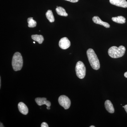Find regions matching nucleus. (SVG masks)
Masks as SVG:
<instances>
[{
  "label": "nucleus",
  "instance_id": "obj_1",
  "mask_svg": "<svg viewBox=\"0 0 127 127\" xmlns=\"http://www.w3.org/2000/svg\"><path fill=\"white\" fill-rule=\"evenodd\" d=\"M87 54L92 67L94 70H98L100 68V62L94 50L92 48H89L87 51Z\"/></svg>",
  "mask_w": 127,
  "mask_h": 127
},
{
  "label": "nucleus",
  "instance_id": "obj_2",
  "mask_svg": "<svg viewBox=\"0 0 127 127\" xmlns=\"http://www.w3.org/2000/svg\"><path fill=\"white\" fill-rule=\"evenodd\" d=\"M125 51L126 48L124 46H120L119 47L114 46L109 48L108 53L109 56L112 58H119L124 55Z\"/></svg>",
  "mask_w": 127,
  "mask_h": 127
},
{
  "label": "nucleus",
  "instance_id": "obj_3",
  "mask_svg": "<svg viewBox=\"0 0 127 127\" xmlns=\"http://www.w3.org/2000/svg\"><path fill=\"white\" fill-rule=\"evenodd\" d=\"M12 68L15 71L20 70L23 65V59L20 53L16 52L12 57Z\"/></svg>",
  "mask_w": 127,
  "mask_h": 127
},
{
  "label": "nucleus",
  "instance_id": "obj_4",
  "mask_svg": "<svg viewBox=\"0 0 127 127\" xmlns=\"http://www.w3.org/2000/svg\"><path fill=\"white\" fill-rule=\"evenodd\" d=\"M76 74L78 77L83 79L86 74V67L84 63L81 61H78L76 64L75 67Z\"/></svg>",
  "mask_w": 127,
  "mask_h": 127
},
{
  "label": "nucleus",
  "instance_id": "obj_5",
  "mask_svg": "<svg viewBox=\"0 0 127 127\" xmlns=\"http://www.w3.org/2000/svg\"><path fill=\"white\" fill-rule=\"evenodd\" d=\"M58 102L60 105L65 109H68L70 106V100L65 95H63L60 96L58 98Z\"/></svg>",
  "mask_w": 127,
  "mask_h": 127
},
{
  "label": "nucleus",
  "instance_id": "obj_6",
  "mask_svg": "<svg viewBox=\"0 0 127 127\" xmlns=\"http://www.w3.org/2000/svg\"><path fill=\"white\" fill-rule=\"evenodd\" d=\"M70 42L67 37H63L59 41V47L63 50L67 49L70 47Z\"/></svg>",
  "mask_w": 127,
  "mask_h": 127
},
{
  "label": "nucleus",
  "instance_id": "obj_7",
  "mask_svg": "<svg viewBox=\"0 0 127 127\" xmlns=\"http://www.w3.org/2000/svg\"><path fill=\"white\" fill-rule=\"evenodd\" d=\"M109 2L112 4L119 7L127 8V1L126 0H109Z\"/></svg>",
  "mask_w": 127,
  "mask_h": 127
},
{
  "label": "nucleus",
  "instance_id": "obj_8",
  "mask_svg": "<svg viewBox=\"0 0 127 127\" xmlns=\"http://www.w3.org/2000/svg\"><path fill=\"white\" fill-rule=\"evenodd\" d=\"M35 101L39 106H42L43 104H46L47 107H50L51 106V102L49 101H47L46 98H36L35 99Z\"/></svg>",
  "mask_w": 127,
  "mask_h": 127
},
{
  "label": "nucleus",
  "instance_id": "obj_9",
  "mask_svg": "<svg viewBox=\"0 0 127 127\" xmlns=\"http://www.w3.org/2000/svg\"><path fill=\"white\" fill-rule=\"evenodd\" d=\"M93 21L94 23L103 26L106 28H109L110 25L107 22H104L100 19V18L97 16H95L93 18Z\"/></svg>",
  "mask_w": 127,
  "mask_h": 127
},
{
  "label": "nucleus",
  "instance_id": "obj_10",
  "mask_svg": "<svg viewBox=\"0 0 127 127\" xmlns=\"http://www.w3.org/2000/svg\"><path fill=\"white\" fill-rule=\"evenodd\" d=\"M18 109L21 113L24 115H27L28 113V109L27 106L22 102H20L18 105Z\"/></svg>",
  "mask_w": 127,
  "mask_h": 127
},
{
  "label": "nucleus",
  "instance_id": "obj_11",
  "mask_svg": "<svg viewBox=\"0 0 127 127\" xmlns=\"http://www.w3.org/2000/svg\"><path fill=\"white\" fill-rule=\"evenodd\" d=\"M105 108L109 113H113L114 112V108L112 103L109 100H106L104 103Z\"/></svg>",
  "mask_w": 127,
  "mask_h": 127
},
{
  "label": "nucleus",
  "instance_id": "obj_12",
  "mask_svg": "<svg viewBox=\"0 0 127 127\" xmlns=\"http://www.w3.org/2000/svg\"><path fill=\"white\" fill-rule=\"evenodd\" d=\"M112 20L116 23L124 24L126 22V19L123 16H118L116 17H113L112 18Z\"/></svg>",
  "mask_w": 127,
  "mask_h": 127
},
{
  "label": "nucleus",
  "instance_id": "obj_13",
  "mask_svg": "<svg viewBox=\"0 0 127 127\" xmlns=\"http://www.w3.org/2000/svg\"><path fill=\"white\" fill-rule=\"evenodd\" d=\"M32 38L34 40L37 42L39 44H42L44 41V38L42 35H32Z\"/></svg>",
  "mask_w": 127,
  "mask_h": 127
},
{
  "label": "nucleus",
  "instance_id": "obj_14",
  "mask_svg": "<svg viewBox=\"0 0 127 127\" xmlns=\"http://www.w3.org/2000/svg\"><path fill=\"white\" fill-rule=\"evenodd\" d=\"M56 10L57 14L59 15L65 17H66L68 16V14L66 12L65 10L63 7L61 6L57 7Z\"/></svg>",
  "mask_w": 127,
  "mask_h": 127
},
{
  "label": "nucleus",
  "instance_id": "obj_15",
  "mask_svg": "<svg viewBox=\"0 0 127 127\" xmlns=\"http://www.w3.org/2000/svg\"><path fill=\"white\" fill-rule=\"evenodd\" d=\"M46 15L47 18L50 22L52 23L55 21V17H54L52 11L51 10H48L46 12Z\"/></svg>",
  "mask_w": 127,
  "mask_h": 127
},
{
  "label": "nucleus",
  "instance_id": "obj_16",
  "mask_svg": "<svg viewBox=\"0 0 127 127\" xmlns=\"http://www.w3.org/2000/svg\"><path fill=\"white\" fill-rule=\"evenodd\" d=\"M28 26L30 28L35 27L36 26L37 23L35 21L33 20L32 17H29L27 19Z\"/></svg>",
  "mask_w": 127,
  "mask_h": 127
},
{
  "label": "nucleus",
  "instance_id": "obj_17",
  "mask_svg": "<svg viewBox=\"0 0 127 127\" xmlns=\"http://www.w3.org/2000/svg\"><path fill=\"white\" fill-rule=\"evenodd\" d=\"M41 127H48V125L45 122H43L42 123L41 125Z\"/></svg>",
  "mask_w": 127,
  "mask_h": 127
},
{
  "label": "nucleus",
  "instance_id": "obj_18",
  "mask_svg": "<svg viewBox=\"0 0 127 127\" xmlns=\"http://www.w3.org/2000/svg\"><path fill=\"white\" fill-rule=\"evenodd\" d=\"M65 0L67 1H70L72 2H76L79 1V0Z\"/></svg>",
  "mask_w": 127,
  "mask_h": 127
},
{
  "label": "nucleus",
  "instance_id": "obj_19",
  "mask_svg": "<svg viewBox=\"0 0 127 127\" xmlns=\"http://www.w3.org/2000/svg\"><path fill=\"white\" fill-rule=\"evenodd\" d=\"M124 109H125V111H126L127 113V105H125V106H124Z\"/></svg>",
  "mask_w": 127,
  "mask_h": 127
},
{
  "label": "nucleus",
  "instance_id": "obj_20",
  "mask_svg": "<svg viewBox=\"0 0 127 127\" xmlns=\"http://www.w3.org/2000/svg\"><path fill=\"white\" fill-rule=\"evenodd\" d=\"M124 76L127 78V72H125V73H124Z\"/></svg>",
  "mask_w": 127,
  "mask_h": 127
},
{
  "label": "nucleus",
  "instance_id": "obj_21",
  "mask_svg": "<svg viewBox=\"0 0 127 127\" xmlns=\"http://www.w3.org/2000/svg\"><path fill=\"white\" fill-rule=\"evenodd\" d=\"M1 127H4V126H3V125H2V123H0V126Z\"/></svg>",
  "mask_w": 127,
  "mask_h": 127
},
{
  "label": "nucleus",
  "instance_id": "obj_22",
  "mask_svg": "<svg viewBox=\"0 0 127 127\" xmlns=\"http://www.w3.org/2000/svg\"><path fill=\"white\" fill-rule=\"evenodd\" d=\"M47 109H50V107H47Z\"/></svg>",
  "mask_w": 127,
  "mask_h": 127
},
{
  "label": "nucleus",
  "instance_id": "obj_23",
  "mask_svg": "<svg viewBox=\"0 0 127 127\" xmlns=\"http://www.w3.org/2000/svg\"><path fill=\"white\" fill-rule=\"evenodd\" d=\"M90 127H95L94 126H90Z\"/></svg>",
  "mask_w": 127,
  "mask_h": 127
},
{
  "label": "nucleus",
  "instance_id": "obj_24",
  "mask_svg": "<svg viewBox=\"0 0 127 127\" xmlns=\"http://www.w3.org/2000/svg\"><path fill=\"white\" fill-rule=\"evenodd\" d=\"M33 43H35V42H33Z\"/></svg>",
  "mask_w": 127,
  "mask_h": 127
}]
</instances>
